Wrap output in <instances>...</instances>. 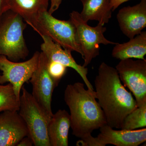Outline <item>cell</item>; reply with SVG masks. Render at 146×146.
I'll use <instances>...</instances> for the list:
<instances>
[{
    "instance_id": "6da1fadb",
    "label": "cell",
    "mask_w": 146,
    "mask_h": 146,
    "mask_svg": "<svg viewBox=\"0 0 146 146\" xmlns=\"http://www.w3.org/2000/svg\"><path fill=\"white\" fill-rule=\"evenodd\" d=\"M94 84L96 98L107 124L121 129L126 116L137 107L135 99L122 84L116 68L102 62Z\"/></svg>"
},
{
    "instance_id": "7a4b0ae2",
    "label": "cell",
    "mask_w": 146,
    "mask_h": 146,
    "mask_svg": "<svg viewBox=\"0 0 146 146\" xmlns=\"http://www.w3.org/2000/svg\"><path fill=\"white\" fill-rule=\"evenodd\" d=\"M64 97L70 113L72 134L76 137L84 139L107 124L94 90L86 89L83 83L76 82L67 85Z\"/></svg>"
},
{
    "instance_id": "3957f363",
    "label": "cell",
    "mask_w": 146,
    "mask_h": 146,
    "mask_svg": "<svg viewBox=\"0 0 146 146\" xmlns=\"http://www.w3.org/2000/svg\"><path fill=\"white\" fill-rule=\"evenodd\" d=\"M27 24L19 14L9 10L0 20V55L18 62L29 54L24 36Z\"/></svg>"
},
{
    "instance_id": "277c9868",
    "label": "cell",
    "mask_w": 146,
    "mask_h": 146,
    "mask_svg": "<svg viewBox=\"0 0 146 146\" xmlns=\"http://www.w3.org/2000/svg\"><path fill=\"white\" fill-rule=\"evenodd\" d=\"M31 27L40 35H46L65 49L80 54L82 56L74 25L71 20H58L48 11L39 13Z\"/></svg>"
},
{
    "instance_id": "5b68a950",
    "label": "cell",
    "mask_w": 146,
    "mask_h": 146,
    "mask_svg": "<svg viewBox=\"0 0 146 146\" xmlns=\"http://www.w3.org/2000/svg\"><path fill=\"white\" fill-rule=\"evenodd\" d=\"M20 98L19 115L28 131V136L35 146H50L48 134L50 119L24 86Z\"/></svg>"
},
{
    "instance_id": "8992f818",
    "label": "cell",
    "mask_w": 146,
    "mask_h": 146,
    "mask_svg": "<svg viewBox=\"0 0 146 146\" xmlns=\"http://www.w3.org/2000/svg\"><path fill=\"white\" fill-rule=\"evenodd\" d=\"M70 20L76 30L77 34L84 60L83 66L86 67L94 58L100 54V45H115L117 43L111 42L105 37L106 28L98 23L95 27L90 26L82 18L80 13L73 11L70 13Z\"/></svg>"
},
{
    "instance_id": "52a82bcc",
    "label": "cell",
    "mask_w": 146,
    "mask_h": 146,
    "mask_svg": "<svg viewBox=\"0 0 146 146\" xmlns=\"http://www.w3.org/2000/svg\"><path fill=\"white\" fill-rule=\"evenodd\" d=\"M115 68L124 86L135 97L137 107L146 102V59H123Z\"/></svg>"
},
{
    "instance_id": "ba28073f",
    "label": "cell",
    "mask_w": 146,
    "mask_h": 146,
    "mask_svg": "<svg viewBox=\"0 0 146 146\" xmlns=\"http://www.w3.org/2000/svg\"><path fill=\"white\" fill-rule=\"evenodd\" d=\"M40 52L36 51L29 60L22 62L9 60L6 56L0 55V84H11L15 94L20 100L21 91L24 84L29 81L39 62Z\"/></svg>"
},
{
    "instance_id": "9c48e42d",
    "label": "cell",
    "mask_w": 146,
    "mask_h": 146,
    "mask_svg": "<svg viewBox=\"0 0 146 146\" xmlns=\"http://www.w3.org/2000/svg\"><path fill=\"white\" fill-rule=\"evenodd\" d=\"M100 133L97 137L92 135L80 141L84 146H105L112 145L116 146H138L145 142L146 129L127 130H115L108 124L99 129Z\"/></svg>"
},
{
    "instance_id": "30bf717a",
    "label": "cell",
    "mask_w": 146,
    "mask_h": 146,
    "mask_svg": "<svg viewBox=\"0 0 146 146\" xmlns=\"http://www.w3.org/2000/svg\"><path fill=\"white\" fill-rule=\"evenodd\" d=\"M48 59L40 52L37 68L29 80L32 85V95L48 118L53 115L51 108L53 93L57 86L47 70Z\"/></svg>"
},
{
    "instance_id": "8fae6325",
    "label": "cell",
    "mask_w": 146,
    "mask_h": 146,
    "mask_svg": "<svg viewBox=\"0 0 146 146\" xmlns=\"http://www.w3.org/2000/svg\"><path fill=\"white\" fill-rule=\"evenodd\" d=\"M117 18L121 31L128 38L140 34L146 27V0L121 9Z\"/></svg>"
},
{
    "instance_id": "7c38bea8",
    "label": "cell",
    "mask_w": 146,
    "mask_h": 146,
    "mask_svg": "<svg viewBox=\"0 0 146 146\" xmlns=\"http://www.w3.org/2000/svg\"><path fill=\"white\" fill-rule=\"evenodd\" d=\"M43 42L41 45L42 52L48 60L61 63L67 68H72L81 76L87 89L94 90V88L87 78L88 69L76 62L72 56L71 51L62 48V47L54 42L49 36H41Z\"/></svg>"
},
{
    "instance_id": "4fadbf2b",
    "label": "cell",
    "mask_w": 146,
    "mask_h": 146,
    "mask_svg": "<svg viewBox=\"0 0 146 146\" xmlns=\"http://www.w3.org/2000/svg\"><path fill=\"white\" fill-rule=\"evenodd\" d=\"M28 135L25 123L18 111H5L0 115V146H17Z\"/></svg>"
},
{
    "instance_id": "5bb4252c",
    "label": "cell",
    "mask_w": 146,
    "mask_h": 146,
    "mask_svg": "<svg viewBox=\"0 0 146 146\" xmlns=\"http://www.w3.org/2000/svg\"><path fill=\"white\" fill-rule=\"evenodd\" d=\"M71 127L70 115L65 110L60 109L51 118L48 126V134L50 146H68L69 131Z\"/></svg>"
},
{
    "instance_id": "9a60e30c",
    "label": "cell",
    "mask_w": 146,
    "mask_h": 146,
    "mask_svg": "<svg viewBox=\"0 0 146 146\" xmlns=\"http://www.w3.org/2000/svg\"><path fill=\"white\" fill-rule=\"evenodd\" d=\"M50 0H9V10L19 14L31 27L39 13L48 11Z\"/></svg>"
},
{
    "instance_id": "2e32d148",
    "label": "cell",
    "mask_w": 146,
    "mask_h": 146,
    "mask_svg": "<svg viewBox=\"0 0 146 146\" xmlns=\"http://www.w3.org/2000/svg\"><path fill=\"white\" fill-rule=\"evenodd\" d=\"M112 52V57L120 60L127 58L145 59L146 54V32L123 44L117 43Z\"/></svg>"
},
{
    "instance_id": "e0dca14e",
    "label": "cell",
    "mask_w": 146,
    "mask_h": 146,
    "mask_svg": "<svg viewBox=\"0 0 146 146\" xmlns=\"http://www.w3.org/2000/svg\"><path fill=\"white\" fill-rule=\"evenodd\" d=\"M82 5L80 13L84 22L95 21L104 25L109 22L112 15L111 0H80Z\"/></svg>"
},
{
    "instance_id": "ac0fdd59",
    "label": "cell",
    "mask_w": 146,
    "mask_h": 146,
    "mask_svg": "<svg viewBox=\"0 0 146 146\" xmlns=\"http://www.w3.org/2000/svg\"><path fill=\"white\" fill-rule=\"evenodd\" d=\"M146 126V102L128 114L123 121L121 129L134 130Z\"/></svg>"
},
{
    "instance_id": "d6986e66",
    "label": "cell",
    "mask_w": 146,
    "mask_h": 146,
    "mask_svg": "<svg viewBox=\"0 0 146 146\" xmlns=\"http://www.w3.org/2000/svg\"><path fill=\"white\" fill-rule=\"evenodd\" d=\"M19 106L20 100L16 96L12 84H0V112L18 111Z\"/></svg>"
},
{
    "instance_id": "ffe728a7",
    "label": "cell",
    "mask_w": 146,
    "mask_h": 146,
    "mask_svg": "<svg viewBox=\"0 0 146 146\" xmlns=\"http://www.w3.org/2000/svg\"><path fill=\"white\" fill-rule=\"evenodd\" d=\"M67 70V67L61 63L48 59L47 70L48 72L57 86L61 79L66 74Z\"/></svg>"
},
{
    "instance_id": "44dd1931",
    "label": "cell",
    "mask_w": 146,
    "mask_h": 146,
    "mask_svg": "<svg viewBox=\"0 0 146 146\" xmlns=\"http://www.w3.org/2000/svg\"><path fill=\"white\" fill-rule=\"evenodd\" d=\"M62 1V0H50V9L48 11L49 13L52 15L53 13L59 8Z\"/></svg>"
},
{
    "instance_id": "7402d4cb",
    "label": "cell",
    "mask_w": 146,
    "mask_h": 146,
    "mask_svg": "<svg viewBox=\"0 0 146 146\" xmlns=\"http://www.w3.org/2000/svg\"><path fill=\"white\" fill-rule=\"evenodd\" d=\"M9 10V0H0V20L4 13Z\"/></svg>"
},
{
    "instance_id": "603a6c76",
    "label": "cell",
    "mask_w": 146,
    "mask_h": 146,
    "mask_svg": "<svg viewBox=\"0 0 146 146\" xmlns=\"http://www.w3.org/2000/svg\"><path fill=\"white\" fill-rule=\"evenodd\" d=\"M33 145V142L31 138L28 136L23 138L19 142L17 146H31Z\"/></svg>"
},
{
    "instance_id": "cb8c5ba5",
    "label": "cell",
    "mask_w": 146,
    "mask_h": 146,
    "mask_svg": "<svg viewBox=\"0 0 146 146\" xmlns=\"http://www.w3.org/2000/svg\"><path fill=\"white\" fill-rule=\"evenodd\" d=\"M129 1L130 0H111L110 6L112 11H114L115 9H117L122 4Z\"/></svg>"
}]
</instances>
